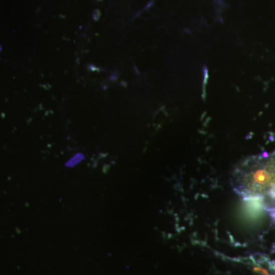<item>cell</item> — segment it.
<instances>
[{
    "label": "cell",
    "instance_id": "1",
    "mask_svg": "<svg viewBox=\"0 0 275 275\" xmlns=\"http://www.w3.org/2000/svg\"><path fill=\"white\" fill-rule=\"evenodd\" d=\"M232 188L244 199L275 200V154L238 164L231 177Z\"/></svg>",
    "mask_w": 275,
    "mask_h": 275
}]
</instances>
